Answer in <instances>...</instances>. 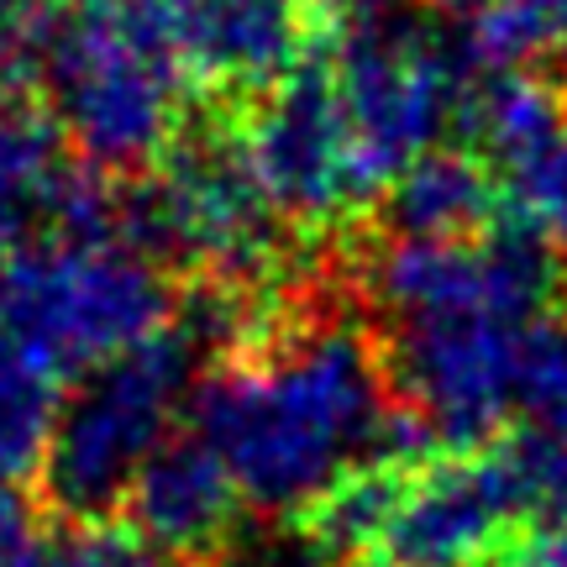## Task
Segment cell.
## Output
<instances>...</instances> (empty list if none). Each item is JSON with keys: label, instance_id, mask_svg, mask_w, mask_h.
Instances as JSON below:
<instances>
[{"label": "cell", "instance_id": "1", "mask_svg": "<svg viewBox=\"0 0 567 567\" xmlns=\"http://www.w3.org/2000/svg\"><path fill=\"white\" fill-rule=\"evenodd\" d=\"M389 421L379 352L347 321L247 347L189 400V431L264 515H316L358 467L384 463Z\"/></svg>", "mask_w": 567, "mask_h": 567}, {"label": "cell", "instance_id": "2", "mask_svg": "<svg viewBox=\"0 0 567 567\" xmlns=\"http://www.w3.org/2000/svg\"><path fill=\"white\" fill-rule=\"evenodd\" d=\"M237 295L226 289L200 316L168 321L142 347L90 368L63 394L38 484L63 520H111L142 467L179 436L189 400L205 379V347L226 342Z\"/></svg>", "mask_w": 567, "mask_h": 567}, {"label": "cell", "instance_id": "3", "mask_svg": "<svg viewBox=\"0 0 567 567\" xmlns=\"http://www.w3.org/2000/svg\"><path fill=\"white\" fill-rule=\"evenodd\" d=\"M32 80L84 168L137 174L179 142L189 74L153 0H95L48 17Z\"/></svg>", "mask_w": 567, "mask_h": 567}, {"label": "cell", "instance_id": "4", "mask_svg": "<svg viewBox=\"0 0 567 567\" xmlns=\"http://www.w3.org/2000/svg\"><path fill=\"white\" fill-rule=\"evenodd\" d=\"M0 321L63 379H80L158 337L174 300L163 264L126 231H63L0 268Z\"/></svg>", "mask_w": 567, "mask_h": 567}, {"label": "cell", "instance_id": "5", "mask_svg": "<svg viewBox=\"0 0 567 567\" xmlns=\"http://www.w3.org/2000/svg\"><path fill=\"white\" fill-rule=\"evenodd\" d=\"M331 84L368 179L373 189H389L415 158L436 153L442 132L463 116L473 63L463 42L400 17L394 6H379L368 17L342 21Z\"/></svg>", "mask_w": 567, "mask_h": 567}, {"label": "cell", "instance_id": "6", "mask_svg": "<svg viewBox=\"0 0 567 567\" xmlns=\"http://www.w3.org/2000/svg\"><path fill=\"white\" fill-rule=\"evenodd\" d=\"M279 226L284 216L252 174L243 137H179L122 195V231L147 258L200 268L231 295L279 264Z\"/></svg>", "mask_w": 567, "mask_h": 567}, {"label": "cell", "instance_id": "7", "mask_svg": "<svg viewBox=\"0 0 567 567\" xmlns=\"http://www.w3.org/2000/svg\"><path fill=\"white\" fill-rule=\"evenodd\" d=\"M563 289L547 243L530 231L389 237L368 264V295L394 331L436 321H542Z\"/></svg>", "mask_w": 567, "mask_h": 567}, {"label": "cell", "instance_id": "8", "mask_svg": "<svg viewBox=\"0 0 567 567\" xmlns=\"http://www.w3.org/2000/svg\"><path fill=\"white\" fill-rule=\"evenodd\" d=\"M243 147L274 210L295 226H326L373 195L331 63H300L289 80L264 90Z\"/></svg>", "mask_w": 567, "mask_h": 567}, {"label": "cell", "instance_id": "9", "mask_svg": "<svg viewBox=\"0 0 567 567\" xmlns=\"http://www.w3.org/2000/svg\"><path fill=\"white\" fill-rule=\"evenodd\" d=\"M536 321H436L394 331V384L436 442H488L520 415Z\"/></svg>", "mask_w": 567, "mask_h": 567}, {"label": "cell", "instance_id": "10", "mask_svg": "<svg viewBox=\"0 0 567 567\" xmlns=\"http://www.w3.org/2000/svg\"><path fill=\"white\" fill-rule=\"evenodd\" d=\"M63 231H122V195L84 174L48 111L0 101V268Z\"/></svg>", "mask_w": 567, "mask_h": 567}, {"label": "cell", "instance_id": "11", "mask_svg": "<svg viewBox=\"0 0 567 567\" xmlns=\"http://www.w3.org/2000/svg\"><path fill=\"white\" fill-rule=\"evenodd\" d=\"M520 515L499 452L410 467L379 551L400 567H484Z\"/></svg>", "mask_w": 567, "mask_h": 567}, {"label": "cell", "instance_id": "12", "mask_svg": "<svg viewBox=\"0 0 567 567\" xmlns=\"http://www.w3.org/2000/svg\"><path fill=\"white\" fill-rule=\"evenodd\" d=\"M184 74L216 90H274L310 53V0H153Z\"/></svg>", "mask_w": 567, "mask_h": 567}, {"label": "cell", "instance_id": "13", "mask_svg": "<svg viewBox=\"0 0 567 567\" xmlns=\"http://www.w3.org/2000/svg\"><path fill=\"white\" fill-rule=\"evenodd\" d=\"M243 494L221 457L189 431L174 436L126 494V526L168 563H200L226 547Z\"/></svg>", "mask_w": 567, "mask_h": 567}, {"label": "cell", "instance_id": "14", "mask_svg": "<svg viewBox=\"0 0 567 567\" xmlns=\"http://www.w3.org/2000/svg\"><path fill=\"white\" fill-rule=\"evenodd\" d=\"M394 237H478L494 210V184L463 153H425L384 189Z\"/></svg>", "mask_w": 567, "mask_h": 567}, {"label": "cell", "instance_id": "15", "mask_svg": "<svg viewBox=\"0 0 567 567\" xmlns=\"http://www.w3.org/2000/svg\"><path fill=\"white\" fill-rule=\"evenodd\" d=\"M63 405V373L42 363L11 326L0 321V478H38L53 421Z\"/></svg>", "mask_w": 567, "mask_h": 567}, {"label": "cell", "instance_id": "16", "mask_svg": "<svg viewBox=\"0 0 567 567\" xmlns=\"http://www.w3.org/2000/svg\"><path fill=\"white\" fill-rule=\"evenodd\" d=\"M567 111L557 105L542 80H530L520 69L505 74H473L463 101V122L473 132V142L484 147L499 168H515L520 158H530L542 142L557 132Z\"/></svg>", "mask_w": 567, "mask_h": 567}, {"label": "cell", "instance_id": "17", "mask_svg": "<svg viewBox=\"0 0 567 567\" xmlns=\"http://www.w3.org/2000/svg\"><path fill=\"white\" fill-rule=\"evenodd\" d=\"M567 0H478L463 27V53L473 74L526 69L547 48H563Z\"/></svg>", "mask_w": 567, "mask_h": 567}, {"label": "cell", "instance_id": "18", "mask_svg": "<svg viewBox=\"0 0 567 567\" xmlns=\"http://www.w3.org/2000/svg\"><path fill=\"white\" fill-rule=\"evenodd\" d=\"M405 473L410 467H389V463L358 467L316 509V542L321 547H342V551H373L384 542V526H389V515H394V505H400Z\"/></svg>", "mask_w": 567, "mask_h": 567}, {"label": "cell", "instance_id": "19", "mask_svg": "<svg viewBox=\"0 0 567 567\" xmlns=\"http://www.w3.org/2000/svg\"><path fill=\"white\" fill-rule=\"evenodd\" d=\"M505 195L520 231L547 247H567V116L530 158L505 168Z\"/></svg>", "mask_w": 567, "mask_h": 567}, {"label": "cell", "instance_id": "20", "mask_svg": "<svg viewBox=\"0 0 567 567\" xmlns=\"http://www.w3.org/2000/svg\"><path fill=\"white\" fill-rule=\"evenodd\" d=\"M494 452H499V463H505L526 515H542V520L567 515V431L526 425L520 436H509Z\"/></svg>", "mask_w": 567, "mask_h": 567}, {"label": "cell", "instance_id": "21", "mask_svg": "<svg viewBox=\"0 0 567 567\" xmlns=\"http://www.w3.org/2000/svg\"><path fill=\"white\" fill-rule=\"evenodd\" d=\"M48 567H168V557H158L132 526L80 520L48 547Z\"/></svg>", "mask_w": 567, "mask_h": 567}, {"label": "cell", "instance_id": "22", "mask_svg": "<svg viewBox=\"0 0 567 567\" xmlns=\"http://www.w3.org/2000/svg\"><path fill=\"white\" fill-rule=\"evenodd\" d=\"M48 536L17 484L0 478V567H48Z\"/></svg>", "mask_w": 567, "mask_h": 567}, {"label": "cell", "instance_id": "23", "mask_svg": "<svg viewBox=\"0 0 567 567\" xmlns=\"http://www.w3.org/2000/svg\"><path fill=\"white\" fill-rule=\"evenodd\" d=\"M210 567H326L321 542H258V547L226 551Z\"/></svg>", "mask_w": 567, "mask_h": 567}, {"label": "cell", "instance_id": "24", "mask_svg": "<svg viewBox=\"0 0 567 567\" xmlns=\"http://www.w3.org/2000/svg\"><path fill=\"white\" fill-rule=\"evenodd\" d=\"M505 567H567V515H551L526 542H515Z\"/></svg>", "mask_w": 567, "mask_h": 567}, {"label": "cell", "instance_id": "25", "mask_svg": "<svg viewBox=\"0 0 567 567\" xmlns=\"http://www.w3.org/2000/svg\"><path fill=\"white\" fill-rule=\"evenodd\" d=\"M347 567H400V563H389L384 551H358V557H352Z\"/></svg>", "mask_w": 567, "mask_h": 567}, {"label": "cell", "instance_id": "26", "mask_svg": "<svg viewBox=\"0 0 567 567\" xmlns=\"http://www.w3.org/2000/svg\"><path fill=\"white\" fill-rule=\"evenodd\" d=\"M74 6H95V0H74Z\"/></svg>", "mask_w": 567, "mask_h": 567}, {"label": "cell", "instance_id": "27", "mask_svg": "<svg viewBox=\"0 0 567 567\" xmlns=\"http://www.w3.org/2000/svg\"><path fill=\"white\" fill-rule=\"evenodd\" d=\"M563 48H567V27H563Z\"/></svg>", "mask_w": 567, "mask_h": 567}]
</instances>
